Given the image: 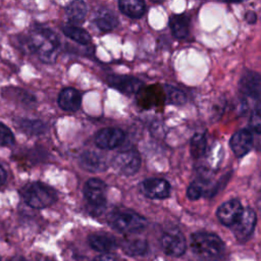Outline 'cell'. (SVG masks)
Here are the masks:
<instances>
[{
    "mask_svg": "<svg viewBox=\"0 0 261 261\" xmlns=\"http://www.w3.org/2000/svg\"><path fill=\"white\" fill-rule=\"evenodd\" d=\"M7 261H27V260L23 257H21V256H15V257H11Z\"/></svg>",
    "mask_w": 261,
    "mask_h": 261,
    "instance_id": "e575fe53",
    "label": "cell"
},
{
    "mask_svg": "<svg viewBox=\"0 0 261 261\" xmlns=\"http://www.w3.org/2000/svg\"><path fill=\"white\" fill-rule=\"evenodd\" d=\"M29 53L35 54L44 63H54L60 51V41L49 28L37 24L22 40Z\"/></svg>",
    "mask_w": 261,
    "mask_h": 261,
    "instance_id": "6da1fadb",
    "label": "cell"
},
{
    "mask_svg": "<svg viewBox=\"0 0 261 261\" xmlns=\"http://www.w3.org/2000/svg\"><path fill=\"white\" fill-rule=\"evenodd\" d=\"M137 103L143 109H158L166 103L164 86L151 85L143 87L137 94Z\"/></svg>",
    "mask_w": 261,
    "mask_h": 261,
    "instance_id": "52a82bcc",
    "label": "cell"
},
{
    "mask_svg": "<svg viewBox=\"0 0 261 261\" xmlns=\"http://www.w3.org/2000/svg\"><path fill=\"white\" fill-rule=\"evenodd\" d=\"M190 246L193 253L204 261H218L225 253L223 241L213 232L197 231L193 233Z\"/></svg>",
    "mask_w": 261,
    "mask_h": 261,
    "instance_id": "7a4b0ae2",
    "label": "cell"
},
{
    "mask_svg": "<svg viewBox=\"0 0 261 261\" xmlns=\"http://www.w3.org/2000/svg\"><path fill=\"white\" fill-rule=\"evenodd\" d=\"M169 27L175 38L185 39L190 32V19L185 14L172 15L169 19Z\"/></svg>",
    "mask_w": 261,
    "mask_h": 261,
    "instance_id": "603a6c76",
    "label": "cell"
},
{
    "mask_svg": "<svg viewBox=\"0 0 261 261\" xmlns=\"http://www.w3.org/2000/svg\"><path fill=\"white\" fill-rule=\"evenodd\" d=\"M245 17H246V20H247L249 23H254V22L256 21V18H257L255 12H253V11H249V12L246 14Z\"/></svg>",
    "mask_w": 261,
    "mask_h": 261,
    "instance_id": "d6a6232c",
    "label": "cell"
},
{
    "mask_svg": "<svg viewBox=\"0 0 261 261\" xmlns=\"http://www.w3.org/2000/svg\"><path fill=\"white\" fill-rule=\"evenodd\" d=\"M93 261H117V259L113 254L105 253L97 256Z\"/></svg>",
    "mask_w": 261,
    "mask_h": 261,
    "instance_id": "1f68e13d",
    "label": "cell"
},
{
    "mask_svg": "<svg viewBox=\"0 0 261 261\" xmlns=\"http://www.w3.org/2000/svg\"><path fill=\"white\" fill-rule=\"evenodd\" d=\"M229 146L237 157H244L253 147V136L251 132L248 129L238 130L231 136Z\"/></svg>",
    "mask_w": 261,
    "mask_h": 261,
    "instance_id": "9a60e30c",
    "label": "cell"
},
{
    "mask_svg": "<svg viewBox=\"0 0 261 261\" xmlns=\"http://www.w3.org/2000/svg\"><path fill=\"white\" fill-rule=\"evenodd\" d=\"M108 222L115 230L123 233H133L143 230L148 222L141 214L130 209H117L112 211Z\"/></svg>",
    "mask_w": 261,
    "mask_h": 261,
    "instance_id": "277c9868",
    "label": "cell"
},
{
    "mask_svg": "<svg viewBox=\"0 0 261 261\" xmlns=\"http://www.w3.org/2000/svg\"><path fill=\"white\" fill-rule=\"evenodd\" d=\"M240 93L253 101H261V75L255 71H246L239 83Z\"/></svg>",
    "mask_w": 261,
    "mask_h": 261,
    "instance_id": "30bf717a",
    "label": "cell"
},
{
    "mask_svg": "<svg viewBox=\"0 0 261 261\" xmlns=\"http://www.w3.org/2000/svg\"><path fill=\"white\" fill-rule=\"evenodd\" d=\"M6 178H7V173H6L5 169L0 165V188L5 182Z\"/></svg>",
    "mask_w": 261,
    "mask_h": 261,
    "instance_id": "836d02e7",
    "label": "cell"
},
{
    "mask_svg": "<svg viewBox=\"0 0 261 261\" xmlns=\"http://www.w3.org/2000/svg\"><path fill=\"white\" fill-rule=\"evenodd\" d=\"M17 126L19 129L29 136H40L46 132V124L39 119L20 118L17 120Z\"/></svg>",
    "mask_w": 261,
    "mask_h": 261,
    "instance_id": "484cf974",
    "label": "cell"
},
{
    "mask_svg": "<svg viewBox=\"0 0 261 261\" xmlns=\"http://www.w3.org/2000/svg\"><path fill=\"white\" fill-rule=\"evenodd\" d=\"M257 206H258V209H259V211H260V213H261V197L259 198V200H258V204H257Z\"/></svg>",
    "mask_w": 261,
    "mask_h": 261,
    "instance_id": "d590c367",
    "label": "cell"
},
{
    "mask_svg": "<svg viewBox=\"0 0 261 261\" xmlns=\"http://www.w3.org/2000/svg\"><path fill=\"white\" fill-rule=\"evenodd\" d=\"M257 221V215L251 208H245L237 220V222L230 226L233 236L240 242H246L253 233Z\"/></svg>",
    "mask_w": 261,
    "mask_h": 261,
    "instance_id": "9c48e42d",
    "label": "cell"
},
{
    "mask_svg": "<svg viewBox=\"0 0 261 261\" xmlns=\"http://www.w3.org/2000/svg\"><path fill=\"white\" fill-rule=\"evenodd\" d=\"M80 165L89 172H102L107 169L108 164L105 158L93 150L84 151L79 158Z\"/></svg>",
    "mask_w": 261,
    "mask_h": 261,
    "instance_id": "2e32d148",
    "label": "cell"
},
{
    "mask_svg": "<svg viewBox=\"0 0 261 261\" xmlns=\"http://www.w3.org/2000/svg\"><path fill=\"white\" fill-rule=\"evenodd\" d=\"M0 261H1V260H0Z\"/></svg>",
    "mask_w": 261,
    "mask_h": 261,
    "instance_id": "74e56055",
    "label": "cell"
},
{
    "mask_svg": "<svg viewBox=\"0 0 261 261\" xmlns=\"http://www.w3.org/2000/svg\"><path fill=\"white\" fill-rule=\"evenodd\" d=\"M160 246L165 254L172 257H179L187 250L186 238L177 228L164 231L160 238Z\"/></svg>",
    "mask_w": 261,
    "mask_h": 261,
    "instance_id": "ba28073f",
    "label": "cell"
},
{
    "mask_svg": "<svg viewBox=\"0 0 261 261\" xmlns=\"http://www.w3.org/2000/svg\"><path fill=\"white\" fill-rule=\"evenodd\" d=\"M19 194L23 202L35 209L49 207L57 200L55 189L41 181H33L24 185L19 190Z\"/></svg>",
    "mask_w": 261,
    "mask_h": 261,
    "instance_id": "3957f363",
    "label": "cell"
},
{
    "mask_svg": "<svg viewBox=\"0 0 261 261\" xmlns=\"http://www.w3.org/2000/svg\"><path fill=\"white\" fill-rule=\"evenodd\" d=\"M141 192L150 199H165L170 194V185L163 178H147L141 184Z\"/></svg>",
    "mask_w": 261,
    "mask_h": 261,
    "instance_id": "4fadbf2b",
    "label": "cell"
},
{
    "mask_svg": "<svg viewBox=\"0 0 261 261\" xmlns=\"http://www.w3.org/2000/svg\"><path fill=\"white\" fill-rule=\"evenodd\" d=\"M14 144V135L10 128L4 123L0 122V146L10 147Z\"/></svg>",
    "mask_w": 261,
    "mask_h": 261,
    "instance_id": "f1b7e54d",
    "label": "cell"
},
{
    "mask_svg": "<svg viewBox=\"0 0 261 261\" xmlns=\"http://www.w3.org/2000/svg\"><path fill=\"white\" fill-rule=\"evenodd\" d=\"M106 184L97 177L88 179L84 186V197L89 213L94 216L101 215L106 209Z\"/></svg>",
    "mask_w": 261,
    "mask_h": 261,
    "instance_id": "5b68a950",
    "label": "cell"
},
{
    "mask_svg": "<svg viewBox=\"0 0 261 261\" xmlns=\"http://www.w3.org/2000/svg\"><path fill=\"white\" fill-rule=\"evenodd\" d=\"M106 83L111 88L126 95H137L143 88V82L141 80L124 74H109L106 77Z\"/></svg>",
    "mask_w": 261,
    "mask_h": 261,
    "instance_id": "7c38bea8",
    "label": "cell"
},
{
    "mask_svg": "<svg viewBox=\"0 0 261 261\" xmlns=\"http://www.w3.org/2000/svg\"><path fill=\"white\" fill-rule=\"evenodd\" d=\"M59 107L68 112H75L80 109L82 104V95L74 88H64L58 95Z\"/></svg>",
    "mask_w": 261,
    "mask_h": 261,
    "instance_id": "d6986e66",
    "label": "cell"
},
{
    "mask_svg": "<svg viewBox=\"0 0 261 261\" xmlns=\"http://www.w3.org/2000/svg\"><path fill=\"white\" fill-rule=\"evenodd\" d=\"M164 90L166 95V103L173 105H181L186 102L185 94L178 89L169 85H165Z\"/></svg>",
    "mask_w": 261,
    "mask_h": 261,
    "instance_id": "4316f807",
    "label": "cell"
},
{
    "mask_svg": "<svg viewBox=\"0 0 261 261\" xmlns=\"http://www.w3.org/2000/svg\"><path fill=\"white\" fill-rule=\"evenodd\" d=\"M244 208L241 202L237 199H231L229 201L221 204L216 212L218 220L226 226H232L239 217L241 216Z\"/></svg>",
    "mask_w": 261,
    "mask_h": 261,
    "instance_id": "5bb4252c",
    "label": "cell"
},
{
    "mask_svg": "<svg viewBox=\"0 0 261 261\" xmlns=\"http://www.w3.org/2000/svg\"><path fill=\"white\" fill-rule=\"evenodd\" d=\"M39 261H55V260H54V259H51V258L45 257V258H43V259H41V260H39Z\"/></svg>",
    "mask_w": 261,
    "mask_h": 261,
    "instance_id": "8d00e7d4",
    "label": "cell"
},
{
    "mask_svg": "<svg viewBox=\"0 0 261 261\" xmlns=\"http://www.w3.org/2000/svg\"><path fill=\"white\" fill-rule=\"evenodd\" d=\"M202 194H203L202 189L196 184L190 185L187 190V196L190 200H197L202 196Z\"/></svg>",
    "mask_w": 261,
    "mask_h": 261,
    "instance_id": "4dcf8cb0",
    "label": "cell"
},
{
    "mask_svg": "<svg viewBox=\"0 0 261 261\" xmlns=\"http://www.w3.org/2000/svg\"><path fill=\"white\" fill-rule=\"evenodd\" d=\"M250 126L256 133H261V105L253 110L250 117Z\"/></svg>",
    "mask_w": 261,
    "mask_h": 261,
    "instance_id": "f546056e",
    "label": "cell"
},
{
    "mask_svg": "<svg viewBox=\"0 0 261 261\" xmlns=\"http://www.w3.org/2000/svg\"><path fill=\"white\" fill-rule=\"evenodd\" d=\"M87 4L84 1H71L65 7V16L69 24H81L87 16Z\"/></svg>",
    "mask_w": 261,
    "mask_h": 261,
    "instance_id": "44dd1931",
    "label": "cell"
},
{
    "mask_svg": "<svg viewBox=\"0 0 261 261\" xmlns=\"http://www.w3.org/2000/svg\"><path fill=\"white\" fill-rule=\"evenodd\" d=\"M93 19L96 27L103 33L111 32L119 24V19L116 14L106 7H99L94 12Z\"/></svg>",
    "mask_w": 261,
    "mask_h": 261,
    "instance_id": "ac0fdd59",
    "label": "cell"
},
{
    "mask_svg": "<svg viewBox=\"0 0 261 261\" xmlns=\"http://www.w3.org/2000/svg\"><path fill=\"white\" fill-rule=\"evenodd\" d=\"M125 139L122 129L118 127H104L100 129L94 138L96 146L100 149L112 150L120 146Z\"/></svg>",
    "mask_w": 261,
    "mask_h": 261,
    "instance_id": "8fae6325",
    "label": "cell"
},
{
    "mask_svg": "<svg viewBox=\"0 0 261 261\" xmlns=\"http://www.w3.org/2000/svg\"><path fill=\"white\" fill-rule=\"evenodd\" d=\"M206 148V138L203 134H196L191 142V153L193 157L199 158L201 157Z\"/></svg>",
    "mask_w": 261,
    "mask_h": 261,
    "instance_id": "83f0119b",
    "label": "cell"
},
{
    "mask_svg": "<svg viewBox=\"0 0 261 261\" xmlns=\"http://www.w3.org/2000/svg\"><path fill=\"white\" fill-rule=\"evenodd\" d=\"M88 244L93 250L102 254L110 253L117 247L116 240L112 236L104 232L90 234L88 237Z\"/></svg>",
    "mask_w": 261,
    "mask_h": 261,
    "instance_id": "ffe728a7",
    "label": "cell"
},
{
    "mask_svg": "<svg viewBox=\"0 0 261 261\" xmlns=\"http://www.w3.org/2000/svg\"><path fill=\"white\" fill-rule=\"evenodd\" d=\"M2 96L25 108H33L37 104V99L31 92L17 87L4 88L2 90Z\"/></svg>",
    "mask_w": 261,
    "mask_h": 261,
    "instance_id": "e0dca14e",
    "label": "cell"
},
{
    "mask_svg": "<svg viewBox=\"0 0 261 261\" xmlns=\"http://www.w3.org/2000/svg\"><path fill=\"white\" fill-rule=\"evenodd\" d=\"M61 31L67 38H69L70 40L81 45H88L91 43L90 34L81 27L72 25V24H64L61 27Z\"/></svg>",
    "mask_w": 261,
    "mask_h": 261,
    "instance_id": "d4e9b609",
    "label": "cell"
},
{
    "mask_svg": "<svg viewBox=\"0 0 261 261\" xmlns=\"http://www.w3.org/2000/svg\"><path fill=\"white\" fill-rule=\"evenodd\" d=\"M121 250L124 254L130 257L143 256L148 251V243L143 239L124 240L121 244Z\"/></svg>",
    "mask_w": 261,
    "mask_h": 261,
    "instance_id": "cb8c5ba5",
    "label": "cell"
},
{
    "mask_svg": "<svg viewBox=\"0 0 261 261\" xmlns=\"http://www.w3.org/2000/svg\"><path fill=\"white\" fill-rule=\"evenodd\" d=\"M141 162L142 159L140 153L132 148L116 154L111 161V165L119 174L132 176L140 169Z\"/></svg>",
    "mask_w": 261,
    "mask_h": 261,
    "instance_id": "8992f818",
    "label": "cell"
},
{
    "mask_svg": "<svg viewBox=\"0 0 261 261\" xmlns=\"http://www.w3.org/2000/svg\"><path fill=\"white\" fill-rule=\"evenodd\" d=\"M118 8L121 13L130 18H140L146 12V4L140 0H120Z\"/></svg>",
    "mask_w": 261,
    "mask_h": 261,
    "instance_id": "7402d4cb",
    "label": "cell"
}]
</instances>
